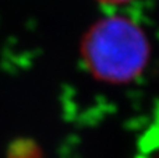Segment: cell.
Returning a JSON list of instances; mask_svg holds the SVG:
<instances>
[{
    "mask_svg": "<svg viewBox=\"0 0 159 158\" xmlns=\"http://www.w3.org/2000/svg\"><path fill=\"white\" fill-rule=\"evenodd\" d=\"M81 56L96 80L109 84L130 83L148 63V38L131 20L107 17L87 31L81 42Z\"/></svg>",
    "mask_w": 159,
    "mask_h": 158,
    "instance_id": "1",
    "label": "cell"
},
{
    "mask_svg": "<svg viewBox=\"0 0 159 158\" xmlns=\"http://www.w3.org/2000/svg\"><path fill=\"white\" fill-rule=\"evenodd\" d=\"M102 3H106V4H123V3L131 2V0H99Z\"/></svg>",
    "mask_w": 159,
    "mask_h": 158,
    "instance_id": "2",
    "label": "cell"
}]
</instances>
